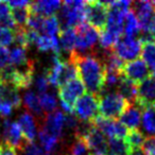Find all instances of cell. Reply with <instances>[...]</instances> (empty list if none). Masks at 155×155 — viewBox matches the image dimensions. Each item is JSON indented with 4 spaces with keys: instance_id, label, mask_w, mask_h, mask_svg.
I'll use <instances>...</instances> for the list:
<instances>
[{
    "instance_id": "obj_21",
    "label": "cell",
    "mask_w": 155,
    "mask_h": 155,
    "mask_svg": "<svg viewBox=\"0 0 155 155\" xmlns=\"http://www.w3.org/2000/svg\"><path fill=\"white\" fill-rule=\"evenodd\" d=\"M61 49L70 55L75 50V30L73 28L64 29L60 31Z\"/></svg>"
},
{
    "instance_id": "obj_28",
    "label": "cell",
    "mask_w": 155,
    "mask_h": 155,
    "mask_svg": "<svg viewBox=\"0 0 155 155\" xmlns=\"http://www.w3.org/2000/svg\"><path fill=\"white\" fill-rule=\"evenodd\" d=\"M30 58H28L27 56V49L21 47H17L13 48L12 50L9 51V64L13 65L15 67L21 66L25 65L26 63H28V61Z\"/></svg>"
},
{
    "instance_id": "obj_4",
    "label": "cell",
    "mask_w": 155,
    "mask_h": 155,
    "mask_svg": "<svg viewBox=\"0 0 155 155\" xmlns=\"http://www.w3.org/2000/svg\"><path fill=\"white\" fill-rule=\"evenodd\" d=\"M131 104L123 99L118 93H110L99 96V112L102 117L107 119L120 118Z\"/></svg>"
},
{
    "instance_id": "obj_10",
    "label": "cell",
    "mask_w": 155,
    "mask_h": 155,
    "mask_svg": "<svg viewBox=\"0 0 155 155\" xmlns=\"http://www.w3.org/2000/svg\"><path fill=\"white\" fill-rule=\"evenodd\" d=\"M93 125L101 131L104 135L108 136L110 138H121L124 139L127 135L129 129L125 127L122 123L117 119H107L98 115L93 121Z\"/></svg>"
},
{
    "instance_id": "obj_3",
    "label": "cell",
    "mask_w": 155,
    "mask_h": 155,
    "mask_svg": "<svg viewBox=\"0 0 155 155\" xmlns=\"http://www.w3.org/2000/svg\"><path fill=\"white\" fill-rule=\"evenodd\" d=\"M86 91L82 80L78 77L69 81L58 88V97L61 100V106L66 115L73 113V106L79 98H81Z\"/></svg>"
},
{
    "instance_id": "obj_16",
    "label": "cell",
    "mask_w": 155,
    "mask_h": 155,
    "mask_svg": "<svg viewBox=\"0 0 155 155\" xmlns=\"http://www.w3.org/2000/svg\"><path fill=\"white\" fill-rule=\"evenodd\" d=\"M62 7L61 1H36V2H31L30 5V12L31 14H35L41 17H49L54 16V14L58 11Z\"/></svg>"
},
{
    "instance_id": "obj_2",
    "label": "cell",
    "mask_w": 155,
    "mask_h": 155,
    "mask_svg": "<svg viewBox=\"0 0 155 155\" xmlns=\"http://www.w3.org/2000/svg\"><path fill=\"white\" fill-rule=\"evenodd\" d=\"M87 1H64L58 16L61 30L78 27L86 21Z\"/></svg>"
},
{
    "instance_id": "obj_40",
    "label": "cell",
    "mask_w": 155,
    "mask_h": 155,
    "mask_svg": "<svg viewBox=\"0 0 155 155\" xmlns=\"http://www.w3.org/2000/svg\"><path fill=\"white\" fill-rule=\"evenodd\" d=\"M0 127H1V120H0Z\"/></svg>"
},
{
    "instance_id": "obj_22",
    "label": "cell",
    "mask_w": 155,
    "mask_h": 155,
    "mask_svg": "<svg viewBox=\"0 0 155 155\" xmlns=\"http://www.w3.org/2000/svg\"><path fill=\"white\" fill-rule=\"evenodd\" d=\"M141 60L146 63L151 74L155 75V43H141Z\"/></svg>"
},
{
    "instance_id": "obj_1",
    "label": "cell",
    "mask_w": 155,
    "mask_h": 155,
    "mask_svg": "<svg viewBox=\"0 0 155 155\" xmlns=\"http://www.w3.org/2000/svg\"><path fill=\"white\" fill-rule=\"evenodd\" d=\"M78 70V75L82 80L88 93L100 96L105 86L106 68L102 58L94 53L80 54L73 51L69 55Z\"/></svg>"
},
{
    "instance_id": "obj_31",
    "label": "cell",
    "mask_w": 155,
    "mask_h": 155,
    "mask_svg": "<svg viewBox=\"0 0 155 155\" xmlns=\"http://www.w3.org/2000/svg\"><path fill=\"white\" fill-rule=\"evenodd\" d=\"M141 121L144 131L151 134V136H155V108L151 106L143 110Z\"/></svg>"
},
{
    "instance_id": "obj_37",
    "label": "cell",
    "mask_w": 155,
    "mask_h": 155,
    "mask_svg": "<svg viewBox=\"0 0 155 155\" xmlns=\"http://www.w3.org/2000/svg\"><path fill=\"white\" fill-rule=\"evenodd\" d=\"M9 65V50L0 45V69Z\"/></svg>"
},
{
    "instance_id": "obj_23",
    "label": "cell",
    "mask_w": 155,
    "mask_h": 155,
    "mask_svg": "<svg viewBox=\"0 0 155 155\" xmlns=\"http://www.w3.org/2000/svg\"><path fill=\"white\" fill-rule=\"evenodd\" d=\"M123 32L124 36L127 37H134L140 32V26L136 15L132 10H129L125 15L124 19V26H123Z\"/></svg>"
},
{
    "instance_id": "obj_18",
    "label": "cell",
    "mask_w": 155,
    "mask_h": 155,
    "mask_svg": "<svg viewBox=\"0 0 155 155\" xmlns=\"http://www.w3.org/2000/svg\"><path fill=\"white\" fill-rule=\"evenodd\" d=\"M22 103L28 113L36 116L37 118L44 119V113L43 108L41 106V102H39V97L34 93L33 91H28L24 95V99H22Z\"/></svg>"
},
{
    "instance_id": "obj_25",
    "label": "cell",
    "mask_w": 155,
    "mask_h": 155,
    "mask_svg": "<svg viewBox=\"0 0 155 155\" xmlns=\"http://www.w3.org/2000/svg\"><path fill=\"white\" fill-rule=\"evenodd\" d=\"M67 155H91L86 141L81 136H74L73 140L68 146Z\"/></svg>"
},
{
    "instance_id": "obj_9",
    "label": "cell",
    "mask_w": 155,
    "mask_h": 155,
    "mask_svg": "<svg viewBox=\"0 0 155 155\" xmlns=\"http://www.w3.org/2000/svg\"><path fill=\"white\" fill-rule=\"evenodd\" d=\"M1 141L5 146L20 152L22 147L26 143V140L22 135L17 122H12L9 119H5L2 122V136H0Z\"/></svg>"
},
{
    "instance_id": "obj_39",
    "label": "cell",
    "mask_w": 155,
    "mask_h": 155,
    "mask_svg": "<svg viewBox=\"0 0 155 155\" xmlns=\"http://www.w3.org/2000/svg\"><path fill=\"white\" fill-rule=\"evenodd\" d=\"M152 107H153V108H155V102H154V104L152 105Z\"/></svg>"
},
{
    "instance_id": "obj_32",
    "label": "cell",
    "mask_w": 155,
    "mask_h": 155,
    "mask_svg": "<svg viewBox=\"0 0 155 155\" xmlns=\"http://www.w3.org/2000/svg\"><path fill=\"white\" fill-rule=\"evenodd\" d=\"M39 102H41V106L44 113H47V114L56 110V107H58V101H56L55 97L51 94L46 93L39 95Z\"/></svg>"
},
{
    "instance_id": "obj_12",
    "label": "cell",
    "mask_w": 155,
    "mask_h": 155,
    "mask_svg": "<svg viewBox=\"0 0 155 155\" xmlns=\"http://www.w3.org/2000/svg\"><path fill=\"white\" fill-rule=\"evenodd\" d=\"M122 75L125 79L138 85L143 80H146L148 77H150L151 72L146 63L141 58H136V60L130 61L123 65Z\"/></svg>"
},
{
    "instance_id": "obj_15",
    "label": "cell",
    "mask_w": 155,
    "mask_h": 155,
    "mask_svg": "<svg viewBox=\"0 0 155 155\" xmlns=\"http://www.w3.org/2000/svg\"><path fill=\"white\" fill-rule=\"evenodd\" d=\"M17 123L22 132L24 138L27 142H34L35 136L37 134L36 131V122H35L34 116L30 113H22L18 117Z\"/></svg>"
},
{
    "instance_id": "obj_13",
    "label": "cell",
    "mask_w": 155,
    "mask_h": 155,
    "mask_svg": "<svg viewBox=\"0 0 155 155\" xmlns=\"http://www.w3.org/2000/svg\"><path fill=\"white\" fill-rule=\"evenodd\" d=\"M83 138L86 141L91 155H108V143L105 135L94 125H91Z\"/></svg>"
},
{
    "instance_id": "obj_11",
    "label": "cell",
    "mask_w": 155,
    "mask_h": 155,
    "mask_svg": "<svg viewBox=\"0 0 155 155\" xmlns=\"http://www.w3.org/2000/svg\"><path fill=\"white\" fill-rule=\"evenodd\" d=\"M155 102V78L152 74L137 85L136 105L140 110H146Z\"/></svg>"
},
{
    "instance_id": "obj_29",
    "label": "cell",
    "mask_w": 155,
    "mask_h": 155,
    "mask_svg": "<svg viewBox=\"0 0 155 155\" xmlns=\"http://www.w3.org/2000/svg\"><path fill=\"white\" fill-rule=\"evenodd\" d=\"M12 17L16 24L17 28H26L28 18L30 16V5L26 8H16V9H11Z\"/></svg>"
},
{
    "instance_id": "obj_30",
    "label": "cell",
    "mask_w": 155,
    "mask_h": 155,
    "mask_svg": "<svg viewBox=\"0 0 155 155\" xmlns=\"http://www.w3.org/2000/svg\"><path fill=\"white\" fill-rule=\"evenodd\" d=\"M60 31H61L60 24H58V17H56L55 15L44 18V25H43V30H41V34L52 37V36H56V34L60 33Z\"/></svg>"
},
{
    "instance_id": "obj_8",
    "label": "cell",
    "mask_w": 155,
    "mask_h": 155,
    "mask_svg": "<svg viewBox=\"0 0 155 155\" xmlns=\"http://www.w3.org/2000/svg\"><path fill=\"white\" fill-rule=\"evenodd\" d=\"M112 51L122 61H134L141 53V43L139 38L135 37H120Z\"/></svg>"
},
{
    "instance_id": "obj_7",
    "label": "cell",
    "mask_w": 155,
    "mask_h": 155,
    "mask_svg": "<svg viewBox=\"0 0 155 155\" xmlns=\"http://www.w3.org/2000/svg\"><path fill=\"white\" fill-rule=\"evenodd\" d=\"M108 9L104 2L100 1H87L86 3V20L88 25L95 28L99 33L105 30L107 22Z\"/></svg>"
},
{
    "instance_id": "obj_34",
    "label": "cell",
    "mask_w": 155,
    "mask_h": 155,
    "mask_svg": "<svg viewBox=\"0 0 155 155\" xmlns=\"http://www.w3.org/2000/svg\"><path fill=\"white\" fill-rule=\"evenodd\" d=\"M21 155H45L41 147L34 142H26L21 149Z\"/></svg>"
},
{
    "instance_id": "obj_36",
    "label": "cell",
    "mask_w": 155,
    "mask_h": 155,
    "mask_svg": "<svg viewBox=\"0 0 155 155\" xmlns=\"http://www.w3.org/2000/svg\"><path fill=\"white\" fill-rule=\"evenodd\" d=\"M107 8L110 9H118L122 11H129V8L131 7V1H107L104 2Z\"/></svg>"
},
{
    "instance_id": "obj_17",
    "label": "cell",
    "mask_w": 155,
    "mask_h": 155,
    "mask_svg": "<svg viewBox=\"0 0 155 155\" xmlns=\"http://www.w3.org/2000/svg\"><path fill=\"white\" fill-rule=\"evenodd\" d=\"M119 121L129 130H136L141 122V110L136 104L129 105L120 116Z\"/></svg>"
},
{
    "instance_id": "obj_26",
    "label": "cell",
    "mask_w": 155,
    "mask_h": 155,
    "mask_svg": "<svg viewBox=\"0 0 155 155\" xmlns=\"http://www.w3.org/2000/svg\"><path fill=\"white\" fill-rule=\"evenodd\" d=\"M127 147L130 149V153L132 151L139 150L141 149V146L144 141V135L142 132H140L138 129L136 130H129L127 137L124 138Z\"/></svg>"
},
{
    "instance_id": "obj_6",
    "label": "cell",
    "mask_w": 155,
    "mask_h": 155,
    "mask_svg": "<svg viewBox=\"0 0 155 155\" xmlns=\"http://www.w3.org/2000/svg\"><path fill=\"white\" fill-rule=\"evenodd\" d=\"M100 33L88 24H82L75 29V50L77 53L85 54V52L94 50L97 46Z\"/></svg>"
},
{
    "instance_id": "obj_20",
    "label": "cell",
    "mask_w": 155,
    "mask_h": 155,
    "mask_svg": "<svg viewBox=\"0 0 155 155\" xmlns=\"http://www.w3.org/2000/svg\"><path fill=\"white\" fill-rule=\"evenodd\" d=\"M38 137L39 141L41 144V149H43L45 155H54L58 151V143H60V139L54 136L50 135L49 133L45 131L44 129H39L38 131Z\"/></svg>"
},
{
    "instance_id": "obj_38",
    "label": "cell",
    "mask_w": 155,
    "mask_h": 155,
    "mask_svg": "<svg viewBox=\"0 0 155 155\" xmlns=\"http://www.w3.org/2000/svg\"><path fill=\"white\" fill-rule=\"evenodd\" d=\"M8 5H9V7L11 9H16V8L29 7L31 5V2H29V1H9Z\"/></svg>"
},
{
    "instance_id": "obj_14",
    "label": "cell",
    "mask_w": 155,
    "mask_h": 155,
    "mask_svg": "<svg viewBox=\"0 0 155 155\" xmlns=\"http://www.w3.org/2000/svg\"><path fill=\"white\" fill-rule=\"evenodd\" d=\"M65 124V114H63L61 110H54V112L47 114L43 119L41 127L45 130L47 133L54 137L61 139L64 132Z\"/></svg>"
},
{
    "instance_id": "obj_41",
    "label": "cell",
    "mask_w": 155,
    "mask_h": 155,
    "mask_svg": "<svg viewBox=\"0 0 155 155\" xmlns=\"http://www.w3.org/2000/svg\"><path fill=\"white\" fill-rule=\"evenodd\" d=\"M153 77H154V78H155V75H153Z\"/></svg>"
},
{
    "instance_id": "obj_19",
    "label": "cell",
    "mask_w": 155,
    "mask_h": 155,
    "mask_svg": "<svg viewBox=\"0 0 155 155\" xmlns=\"http://www.w3.org/2000/svg\"><path fill=\"white\" fill-rule=\"evenodd\" d=\"M117 93L129 102L131 105L136 104V99H137V84H135L132 81L125 79L122 77L118 87H117Z\"/></svg>"
},
{
    "instance_id": "obj_5",
    "label": "cell",
    "mask_w": 155,
    "mask_h": 155,
    "mask_svg": "<svg viewBox=\"0 0 155 155\" xmlns=\"http://www.w3.org/2000/svg\"><path fill=\"white\" fill-rule=\"evenodd\" d=\"M99 112V96L85 93L77 100L73 106V113L81 121L91 122L98 116Z\"/></svg>"
},
{
    "instance_id": "obj_27",
    "label": "cell",
    "mask_w": 155,
    "mask_h": 155,
    "mask_svg": "<svg viewBox=\"0 0 155 155\" xmlns=\"http://www.w3.org/2000/svg\"><path fill=\"white\" fill-rule=\"evenodd\" d=\"M108 155H130V149L125 140L121 138H108Z\"/></svg>"
},
{
    "instance_id": "obj_35",
    "label": "cell",
    "mask_w": 155,
    "mask_h": 155,
    "mask_svg": "<svg viewBox=\"0 0 155 155\" xmlns=\"http://www.w3.org/2000/svg\"><path fill=\"white\" fill-rule=\"evenodd\" d=\"M49 81H48L46 74H39L38 77L35 79V87H36V91L39 93V95H43L46 94L49 89Z\"/></svg>"
},
{
    "instance_id": "obj_33",
    "label": "cell",
    "mask_w": 155,
    "mask_h": 155,
    "mask_svg": "<svg viewBox=\"0 0 155 155\" xmlns=\"http://www.w3.org/2000/svg\"><path fill=\"white\" fill-rule=\"evenodd\" d=\"M14 43V31L0 27V45L8 48Z\"/></svg>"
},
{
    "instance_id": "obj_24",
    "label": "cell",
    "mask_w": 155,
    "mask_h": 155,
    "mask_svg": "<svg viewBox=\"0 0 155 155\" xmlns=\"http://www.w3.org/2000/svg\"><path fill=\"white\" fill-rule=\"evenodd\" d=\"M0 27L10 29V30H13V29L15 30L17 28L12 17L11 8L5 1H0Z\"/></svg>"
}]
</instances>
